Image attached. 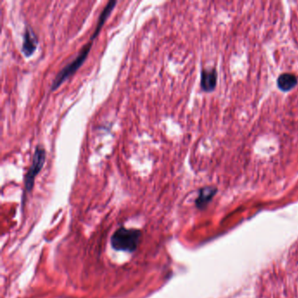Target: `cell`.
<instances>
[{
    "instance_id": "obj_1",
    "label": "cell",
    "mask_w": 298,
    "mask_h": 298,
    "mask_svg": "<svg viewBox=\"0 0 298 298\" xmlns=\"http://www.w3.org/2000/svg\"><path fill=\"white\" fill-rule=\"evenodd\" d=\"M140 237V231L121 227L113 234L111 238V245L117 251L131 253L138 247Z\"/></svg>"
},
{
    "instance_id": "obj_2",
    "label": "cell",
    "mask_w": 298,
    "mask_h": 298,
    "mask_svg": "<svg viewBox=\"0 0 298 298\" xmlns=\"http://www.w3.org/2000/svg\"><path fill=\"white\" fill-rule=\"evenodd\" d=\"M93 40L94 39L90 38V41L85 44L84 47L81 48L79 55L70 63H68L65 68H62L60 72L58 73V74L56 75L55 80L52 83L51 90L53 91L57 90L68 78L73 75L79 68H81L90 54L91 47L93 45Z\"/></svg>"
},
{
    "instance_id": "obj_3",
    "label": "cell",
    "mask_w": 298,
    "mask_h": 298,
    "mask_svg": "<svg viewBox=\"0 0 298 298\" xmlns=\"http://www.w3.org/2000/svg\"><path fill=\"white\" fill-rule=\"evenodd\" d=\"M46 150L42 146L38 145L34 151L33 163L31 165L29 170L27 171L25 179V187L26 192H31V190L34 187V180L36 176L39 173V171L42 170L43 166L46 161Z\"/></svg>"
},
{
    "instance_id": "obj_4",
    "label": "cell",
    "mask_w": 298,
    "mask_h": 298,
    "mask_svg": "<svg viewBox=\"0 0 298 298\" xmlns=\"http://www.w3.org/2000/svg\"><path fill=\"white\" fill-rule=\"evenodd\" d=\"M38 46V37L30 26H26L23 36L22 43V53L26 56L30 57L34 54Z\"/></svg>"
},
{
    "instance_id": "obj_5",
    "label": "cell",
    "mask_w": 298,
    "mask_h": 298,
    "mask_svg": "<svg viewBox=\"0 0 298 298\" xmlns=\"http://www.w3.org/2000/svg\"><path fill=\"white\" fill-rule=\"evenodd\" d=\"M117 4V2H116V1L111 0V1H110V2L107 4L106 6L103 8L102 13H101L100 16H99L97 26H96V27H95L94 34H92V36L90 37V38L94 39V38H96V37L98 36V34H100V32H101V30H102V26H103V25H104V23H105V21H106L108 17L110 16V14H111V12L113 11V9L115 8V4Z\"/></svg>"
},
{
    "instance_id": "obj_6",
    "label": "cell",
    "mask_w": 298,
    "mask_h": 298,
    "mask_svg": "<svg viewBox=\"0 0 298 298\" xmlns=\"http://www.w3.org/2000/svg\"><path fill=\"white\" fill-rule=\"evenodd\" d=\"M217 74L214 69L203 70L201 73V87L205 91L210 92L216 85Z\"/></svg>"
},
{
    "instance_id": "obj_7",
    "label": "cell",
    "mask_w": 298,
    "mask_h": 298,
    "mask_svg": "<svg viewBox=\"0 0 298 298\" xmlns=\"http://www.w3.org/2000/svg\"><path fill=\"white\" fill-rule=\"evenodd\" d=\"M298 80L293 74H283L278 78L277 84L278 87L283 91H289L292 90L295 86L297 85Z\"/></svg>"
},
{
    "instance_id": "obj_8",
    "label": "cell",
    "mask_w": 298,
    "mask_h": 298,
    "mask_svg": "<svg viewBox=\"0 0 298 298\" xmlns=\"http://www.w3.org/2000/svg\"><path fill=\"white\" fill-rule=\"evenodd\" d=\"M213 191L211 188H205L203 190H201L200 195L199 199L197 200V205H202L205 204L207 200L211 199V197L213 196Z\"/></svg>"
}]
</instances>
